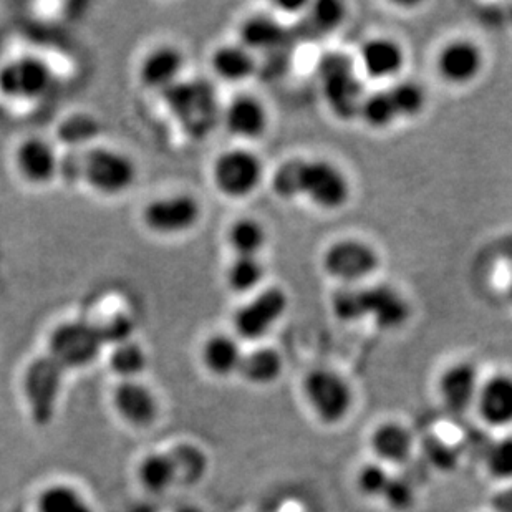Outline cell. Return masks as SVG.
<instances>
[{"mask_svg": "<svg viewBox=\"0 0 512 512\" xmlns=\"http://www.w3.org/2000/svg\"><path fill=\"white\" fill-rule=\"evenodd\" d=\"M358 116H362V120L375 130H383L400 120L388 88L365 97Z\"/></svg>", "mask_w": 512, "mask_h": 512, "instance_id": "33", "label": "cell"}, {"mask_svg": "<svg viewBox=\"0 0 512 512\" xmlns=\"http://www.w3.org/2000/svg\"><path fill=\"white\" fill-rule=\"evenodd\" d=\"M148 362L150 360L145 347L133 339L115 343L108 353V368L113 377H116V382L141 380L148 368Z\"/></svg>", "mask_w": 512, "mask_h": 512, "instance_id": "27", "label": "cell"}, {"mask_svg": "<svg viewBox=\"0 0 512 512\" xmlns=\"http://www.w3.org/2000/svg\"><path fill=\"white\" fill-rule=\"evenodd\" d=\"M370 450L377 463L393 468L408 463L415 451V436L400 421H383L370 435Z\"/></svg>", "mask_w": 512, "mask_h": 512, "instance_id": "20", "label": "cell"}, {"mask_svg": "<svg viewBox=\"0 0 512 512\" xmlns=\"http://www.w3.org/2000/svg\"><path fill=\"white\" fill-rule=\"evenodd\" d=\"M136 178L135 161L115 148L88 146L80 153V179L97 194L121 196L133 188Z\"/></svg>", "mask_w": 512, "mask_h": 512, "instance_id": "3", "label": "cell"}, {"mask_svg": "<svg viewBox=\"0 0 512 512\" xmlns=\"http://www.w3.org/2000/svg\"><path fill=\"white\" fill-rule=\"evenodd\" d=\"M168 451L173 459L178 484L198 483L199 479L203 478L208 471V459L198 446L181 443Z\"/></svg>", "mask_w": 512, "mask_h": 512, "instance_id": "32", "label": "cell"}, {"mask_svg": "<svg viewBox=\"0 0 512 512\" xmlns=\"http://www.w3.org/2000/svg\"><path fill=\"white\" fill-rule=\"evenodd\" d=\"M135 479L145 493L153 496L170 493L174 486H178V476L170 451H150L141 456L136 463Z\"/></svg>", "mask_w": 512, "mask_h": 512, "instance_id": "23", "label": "cell"}, {"mask_svg": "<svg viewBox=\"0 0 512 512\" xmlns=\"http://www.w3.org/2000/svg\"><path fill=\"white\" fill-rule=\"evenodd\" d=\"M284 373V358L271 347L252 348L244 352L237 375L254 387H269Z\"/></svg>", "mask_w": 512, "mask_h": 512, "instance_id": "25", "label": "cell"}, {"mask_svg": "<svg viewBox=\"0 0 512 512\" xmlns=\"http://www.w3.org/2000/svg\"><path fill=\"white\" fill-rule=\"evenodd\" d=\"M508 295H509V299H511V302H512V277H511V281H509Z\"/></svg>", "mask_w": 512, "mask_h": 512, "instance_id": "41", "label": "cell"}, {"mask_svg": "<svg viewBox=\"0 0 512 512\" xmlns=\"http://www.w3.org/2000/svg\"><path fill=\"white\" fill-rule=\"evenodd\" d=\"M63 373L65 370L58 367L49 355L35 358L27 368L22 390L35 423L45 425L52 420L62 392Z\"/></svg>", "mask_w": 512, "mask_h": 512, "instance_id": "11", "label": "cell"}, {"mask_svg": "<svg viewBox=\"0 0 512 512\" xmlns=\"http://www.w3.org/2000/svg\"><path fill=\"white\" fill-rule=\"evenodd\" d=\"M474 410L489 428L506 430L512 426L511 373H496L483 380Z\"/></svg>", "mask_w": 512, "mask_h": 512, "instance_id": "16", "label": "cell"}, {"mask_svg": "<svg viewBox=\"0 0 512 512\" xmlns=\"http://www.w3.org/2000/svg\"><path fill=\"white\" fill-rule=\"evenodd\" d=\"M103 345L97 325L88 320H68L50 332L47 355L67 372L92 365L102 353Z\"/></svg>", "mask_w": 512, "mask_h": 512, "instance_id": "5", "label": "cell"}, {"mask_svg": "<svg viewBox=\"0 0 512 512\" xmlns=\"http://www.w3.org/2000/svg\"><path fill=\"white\" fill-rule=\"evenodd\" d=\"M241 45L249 52H269L279 49L285 42V30L276 20L266 15H254L241 25Z\"/></svg>", "mask_w": 512, "mask_h": 512, "instance_id": "29", "label": "cell"}, {"mask_svg": "<svg viewBox=\"0 0 512 512\" xmlns=\"http://www.w3.org/2000/svg\"><path fill=\"white\" fill-rule=\"evenodd\" d=\"M305 403L310 413L325 426H337L347 420L355 405L350 383L329 368H315L302 383Z\"/></svg>", "mask_w": 512, "mask_h": 512, "instance_id": "4", "label": "cell"}, {"mask_svg": "<svg viewBox=\"0 0 512 512\" xmlns=\"http://www.w3.org/2000/svg\"><path fill=\"white\" fill-rule=\"evenodd\" d=\"M289 299L279 287H269L239 307L232 317V329L239 340L259 342L284 317Z\"/></svg>", "mask_w": 512, "mask_h": 512, "instance_id": "8", "label": "cell"}, {"mask_svg": "<svg viewBox=\"0 0 512 512\" xmlns=\"http://www.w3.org/2000/svg\"><path fill=\"white\" fill-rule=\"evenodd\" d=\"M183 70V52L174 45H158L141 58L138 77L146 88L168 92L179 83Z\"/></svg>", "mask_w": 512, "mask_h": 512, "instance_id": "19", "label": "cell"}, {"mask_svg": "<svg viewBox=\"0 0 512 512\" xmlns=\"http://www.w3.org/2000/svg\"><path fill=\"white\" fill-rule=\"evenodd\" d=\"M110 405L116 418L130 430H151L160 420V398L143 380L116 382L110 392Z\"/></svg>", "mask_w": 512, "mask_h": 512, "instance_id": "9", "label": "cell"}, {"mask_svg": "<svg viewBox=\"0 0 512 512\" xmlns=\"http://www.w3.org/2000/svg\"><path fill=\"white\" fill-rule=\"evenodd\" d=\"M343 7L339 2H319L312 5L307 19H305V32L309 37L314 35L329 34L337 29V25L342 22Z\"/></svg>", "mask_w": 512, "mask_h": 512, "instance_id": "38", "label": "cell"}, {"mask_svg": "<svg viewBox=\"0 0 512 512\" xmlns=\"http://www.w3.org/2000/svg\"><path fill=\"white\" fill-rule=\"evenodd\" d=\"M266 276L259 257L236 256L226 271V282L234 294H249L256 290Z\"/></svg>", "mask_w": 512, "mask_h": 512, "instance_id": "31", "label": "cell"}, {"mask_svg": "<svg viewBox=\"0 0 512 512\" xmlns=\"http://www.w3.org/2000/svg\"><path fill=\"white\" fill-rule=\"evenodd\" d=\"M481 377L473 363H453L438 378V395L446 410L455 415H464L473 410L478 398Z\"/></svg>", "mask_w": 512, "mask_h": 512, "instance_id": "15", "label": "cell"}, {"mask_svg": "<svg viewBox=\"0 0 512 512\" xmlns=\"http://www.w3.org/2000/svg\"><path fill=\"white\" fill-rule=\"evenodd\" d=\"M319 78L325 102L335 115L342 120H352L358 116L365 97L362 83L347 55H325L319 63Z\"/></svg>", "mask_w": 512, "mask_h": 512, "instance_id": "6", "label": "cell"}, {"mask_svg": "<svg viewBox=\"0 0 512 512\" xmlns=\"http://www.w3.org/2000/svg\"><path fill=\"white\" fill-rule=\"evenodd\" d=\"M392 478L390 468L377 463V461H372V463L363 464L362 468L358 469L355 486L363 498L382 501L388 486L392 483Z\"/></svg>", "mask_w": 512, "mask_h": 512, "instance_id": "35", "label": "cell"}, {"mask_svg": "<svg viewBox=\"0 0 512 512\" xmlns=\"http://www.w3.org/2000/svg\"><path fill=\"white\" fill-rule=\"evenodd\" d=\"M211 68L223 82H244L256 72V58L242 45H223L211 55Z\"/></svg>", "mask_w": 512, "mask_h": 512, "instance_id": "26", "label": "cell"}, {"mask_svg": "<svg viewBox=\"0 0 512 512\" xmlns=\"http://www.w3.org/2000/svg\"><path fill=\"white\" fill-rule=\"evenodd\" d=\"M506 17H508L509 24L512 25V5H509L508 12H506Z\"/></svg>", "mask_w": 512, "mask_h": 512, "instance_id": "40", "label": "cell"}, {"mask_svg": "<svg viewBox=\"0 0 512 512\" xmlns=\"http://www.w3.org/2000/svg\"><path fill=\"white\" fill-rule=\"evenodd\" d=\"M100 126L90 115L68 116L58 126V138L70 148L87 146L97 138Z\"/></svg>", "mask_w": 512, "mask_h": 512, "instance_id": "34", "label": "cell"}, {"mask_svg": "<svg viewBox=\"0 0 512 512\" xmlns=\"http://www.w3.org/2000/svg\"><path fill=\"white\" fill-rule=\"evenodd\" d=\"M35 512H95V509L77 486L52 483L37 494Z\"/></svg>", "mask_w": 512, "mask_h": 512, "instance_id": "28", "label": "cell"}, {"mask_svg": "<svg viewBox=\"0 0 512 512\" xmlns=\"http://www.w3.org/2000/svg\"><path fill=\"white\" fill-rule=\"evenodd\" d=\"M203 216L198 198L179 193L151 199L141 211V219L148 231L156 236H181L193 231Z\"/></svg>", "mask_w": 512, "mask_h": 512, "instance_id": "7", "label": "cell"}, {"mask_svg": "<svg viewBox=\"0 0 512 512\" xmlns=\"http://www.w3.org/2000/svg\"><path fill=\"white\" fill-rule=\"evenodd\" d=\"M15 168L27 183L44 186L60 174V156L44 138H27L22 141L14 155Z\"/></svg>", "mask_w": 512, "mask_h": 512, "instance_id": "17", "label": "cell"}, {"mask_svg": "<svg viewBox=\"0 0 512 512\" xmlns=\"http://www.w3.org/2000/svg\"><path fill=\"white\" fill-rule=\"evenodd\" d=\"M360 62L368 77L385 80L397 77L405 65V52L392 39H372L360 50Z\"/></svg>", "mask_w": 512, "mask_h": 512, "instance_id": "24", "label": "cell"}, {"mask_svg": "<svg viewBox=\"0 0 512 512\" xmlns=\"http://www.w3.org/2000/svg\"><path fill=\"white\" fill-rule=\"evenodd\" d=\"M484 468L496 481H512V435L491 443L484 456Z\"/></svg>", "mask_w": 512, "mask_h": 512, "instance_id": "37", "label": "cell"}, {"mask_svg": "<svg viewBox=\"0 0 512 512\" xmlns=\"http://www.w3.org/2000/svg\"><path fill=\"white\" fill-rule=\"evenodd\" d=\"M483 50L469 40H455L445 45L438 55L436 67L443 80L453 85H466L483 70Z\"/></svg>", "mask_w": 512, "mask_h": 512, "instance_id": "18", "label": "cell"}, {"mask_svg": "<svg viewBox=\"0 0 512 512\" xmlns=\"http://www.w3.org/2000/svg\"><path fill=\"white\" fill-rule=\"evenodd\" d=\"M332 312L342 322L370 319L382 329H398L410 317V307L388 285H345L332 297Z\"/></svg>", "mask_w": 512, "mask_h": 512, "instance_id": "2", "label": "cell"}, {"mask_svg": "<svg viewBox=\"0 0 512 512\" xmlns=\"http://www.w3.org/2000/svg\"><path fill=\"white\" fill-rule=\"evenodd\" d=\"M165 93H171V107L193 135H206L213 128L218 118V100L208 83H176Z\"/></svg>", "mask_w": 512, "mask_h": 512, "instance_id": "14", "label": "cell"}, {"mask_svg": "<svg viewBox=\"0 0 512 512\" xmlns=\"http://www.w3.org/2000/svg\"><path fill=\"white\" fill-rule=\"evenodd\" d=\"M244 350L236 335L214 334L204 340L199 358L204 370L214 378H229L237 375L241 367Z\"/></svg>", "mask_w": 512, "mask_h": 512, "instance_id": "21", "label": "cell"}, {"mask_svg": "<svg viewBox=\"0 0 512 512\" xmlns=\"http://www.w3.org/2000/svg\"><path fill=\"white\" fill-rule=\"evenodd\" d=\"M272 191L287 201L305 198L317 208L337 211L350 198V183L330 161L292 158L272 176Z\"/></svg>", "mask_w": 512, "mask_h": 512, "instance_id": "1", "label": "cell"}, {"mask_svg": "<svg viewBox=\"0 0 512 512\" xmlns=\"http://www.w3.org/2000/svg\"><path fill=\"white\" fill-rule=\"evenodd\" d=\"M262 173L264 166L259 156L244 148H234L224 151L214 161V186L226 198H247L259 188Z\"/></svg>", "mask_w": 512, "mask_h": 512, "instance_id": "10", "label": "cell"}, {"mask_svg": "<svg viewBox=\"0 0 512 512\" xmlns=\"http://www.w3.org/2000/svg\"><path fill=\"white\" fill-rule=\"evenodd\" d=\"M398 118H415L425 110L426 95L423 88L415 82H400L388 88Z\"/></svg>", "mask_w": 512, "mask_h": 512, "instance_id": "36", "label": "cell"}, {"mask_svg": "<svg viewBox=\"0 0 512 512\" xmlns=\"http://www.w3.org/2000/svg\"><path fill=\"white\" fill-rule=\"evenodd\" d=\"M382 501H385L392 511L405 512L415 503V491L406 481L393 476Z\"/></svg>", "mask_w": 512, "mask_h": 512, "instance_id": "39", "label": "cell"}, {"mask_svg": "<svg viewBox=\"0 0 512 512\" xmlns=\"http://www.w3.org/2000/svg\"><path fill=\"white\" fill-rule=\"evenodd\" d=\"M54 83L49 63L35 55H22L0 67V95L10 100H39Z\"/></svg>", "mask_w": 512, "mask_h": 512, "instance_id": "12", "label": "cell"}, {"mask_svg": "<svg viewBox=\"0 0 512 512\" xmlns=\"http://www.w3.org/2000/svg\"><path fill=\"white\" fill-rule=\"evenodd\" d=\"M229 133L242 140H256L267 128V112L257 98L241 95L231 100L223 115Z\"/></svg>", "mask_w": 512, "mask_h": 512, "instance_id": "22", "label": "cell"}, {"mask_svg": "<svg viewBox=\"0 0 512 512\" xmlns=\"http://www.w3.org/2000/svg\"><path fill=\"white\" fill-rule=\"evenodd\" d=\"M378 264L377 251L358 239L334 242L322 257L325 274L347 285L358 284L375 274Z\"/></svg>", "mask_w": 512, "mask_h": 512, "instance_id": "13", "label": "cell"}, {"mask_svg": "<svg viewBox=\"0 0 512 512\" xmlns=\"http://www.w3.org/2000/svg\"><path fill=\"white\" fill-rule=\"evenodd\" d=\"M266 242V229L256 219H237L229 228L228 244L236 256L259 257Z\"/></svg>", "mask_w": 512, "mask_h": 512, "instance_id": "30", "label": "cell"}]
</instances>
